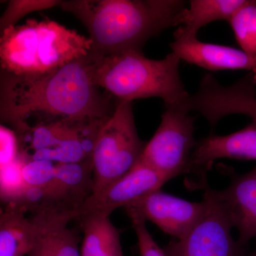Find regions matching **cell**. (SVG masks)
I'll use <instances>...</instances> for the list:
<instances>
[{
	"mask_svg": "<svg viewBox=\"0 0 256 256\" xmlns=\"http://www.w3.org/2000/svg\"><path fill=\"white\" fill-rule=\"evenodd\" d=\"M90 54L34 77L0 73V119L15 132L65 119H109L118 101L92 80Z\"/></svg>",
	"mask_w": 256,
	"mask_h": 256,
	"instance_id": "1",
	"label": "cell"
},
{
	"mask_svg": "<svg viewBox=\"0 0 256 256\" xmlns=\"http://www.w3.org/2000/svg\"><path fill=\"white\" fill-rule=\"evenodd\" d=\"M188 4L181 0H68L60 6L86 28L90 52L107 55L142 52L148 40L178 26Z\"/></svg>",
	"mask_w": 256,
	"mask_h": 256,
	"instance_id": "2",
	"label": "cell"
},
{
	"mask_svg": "<svg viewBox=\"0 0 256 256\" xmlns=\"http://www.w3.org/2000/svg\"><path fill=\"white\" fill-rule=\"evenodd\" d=\"M90 54L92 80L119 102L156 97L166 107L184 104L190 97L180 76L182 60L174 52L160 60L146 58L142 52L136 50Z\"/></svg>",
	"mask_w": 256,
	"mask_h": 256,
	"instance_id": "3",
	"label": "cell"
},
{
	"mask_svg": "<svg viewBox=\"0 0 256 256\" xmlns=\"http://www.w3.org/2000/svg\"><path fill=\"white\" fill-rule=\"evenodd\" d=\"M92 48L90 38L50 18H31L1 32V72L34 78L58 70L86 56Z\"/></svg>",
	"mask_w": 256,
	"mask_h": 256,
	"instance_id": "4",
	"label": "cell"
},
{
	"mask_svg": "<svg viewBox=\"0 0 256 256\" xmlns=\"http://www.w3.org/2000/svg\"><path fill=\"white\" fill-rule=\"evenodd\" d=\"M146 146L138 133L132 102L118 101L114 114L99 133L92 152V194L132 170L140 160Z\"/></svg>",
	"mask_w": 256,
	"mask_h": 256,
	"instance_id": "5",
	"label": "cell"
},
{
	"mask_svg": "<svg viewBox=\"0 0 256 256\" xmlns=\"http://www.w3.org/2000/svg\"><path fill=\"white\" fill-rule=\"evenodd\" d=\"M184 104L166 106L161 122L146 143L140 161L160 173L166 181L191 172L196 143L194 118Z\"/></svg>",
	"mask_w": 256,
	"mask_h": 256,
	"instance_id": "6",
	"label": "cell"
},
{
	"mask_svg": "<svg viewBox=\"0 0 256 256\" xmlns=\"http://www.w3.org/2000/svg\"><path fill=\"white\" fill-rule=\"evenodd\" d=\"M200 186L204 190V213L185 236L169 242L164 249L166 256H242L244 247L232 236L234 227L220 191L210 188L206 181Z\"/></svg>",
	"mask_w": 256,
	"mask_h": 256,
	"instance_id": "7",
	"label": "cell"
},
{
	"mask_svg": "<svg viewBox=\"0 0 256 256\" xmlns=\"http://www.w3.org/2000/svg\"><path fill=\"white\" fill-rule=\"evenodd\" d=\"M185 106L190 112L196 111L203 116L212 128L230 114H245L256 120L255 75L248 73L232 85L224 86L212 74H206Z\"/></svg>",
	"mask_w": 256,
	"mask_h": 256,
	"instance_id": "8",
	"label": "cell"
},
{
	"mask_svg": "<svg viewBox=\"0 0 256 256\" xmlns=\"http://www.w3.org/2000/svg\"><path fill=\"white\" fill-rule=\"evenodd\" d=\"M166 182V178L140 160L127 174L99 193L90 195L80 207L79 216L90 212L110 216L114 210L132 206L160 190Z\"/></svg>",
	"mask_w": 256,
	"mask_h": 256,
	"instance_id": "9",
	"label": "cell"
},
{
	"mask_svg": "<svg viewBox=\"0 0 256 256\" xmlns=\"http://www.w3.org/2000/svg\"><path fill=\"white\" fill-rule=\"evenodd\" d=\"M129 207L136 208L164 233L181 239L202 218L206 205L204 201L190 202L158 190Z\"/></svg>",
	"mask_w": 256,
	"mask_h": 256,
	"instance_id": "10",
	"label": "cell"
},
{
	"mask_svg": "<svg viewBox=\"0 0 256 256\" xmlns=\"http://www.w3.org/2000/svg\"><path fill=\"white\" fill-rule=\"evenodd\" d=\"M174 38L170 46L181 60L210 72L248 70L256 78V57L242 50L202 42L176 31Z\"/></svg>",
	"mask_w": 256,
	"mask_h": 256,
	"instance_id": "11",
	"label": "cell"
},
{
	"mask_svg": "<svg viewBox=\"0 0 256 256\" xmlns=\"http://www.w3.org/2000/svg\"><path fill=\"white\" fill-rule=\"evenodd\" d=\"M256 160V120L237 132L210 134L197 142L192 158V172H206L218 159Z\"/></svg>",
	"mask_w": 256,
	"mask_h": 256,
	"instance_id": "12",
	"label": "cell"
},
{
	"mask_svg": "<svg viewBox=\"0 0 256 256\" xmlns=\"http://www.w3.org/2000/svg\"><path fill=\"white\" fill-rule=\"evenodd\" d=\"M220 194L230 223L238 229L239 245L244 248L256 238V166L246 174L234 175Z\"/></svg>",
	"mask_w": 256,
	"mask_h": 256,
	"instance_id": "13",
	"label": "cell"
},
{
	"mask_svg": "<svg viewBox=\"0 0 256 256\" xmlns=\"http://www.w3.org/2000/svg\"><path fill=\"white\" fill-rule=\"evenodd\" d=\"M37 232L36 224L22 208L6 204L0 215V256H28Z\"/></svg>",
	"mask_w": 256,
	"mask_h": 256,
	"instance_id": "14",
	"label": "cell"
},
{
	"mask_svg": "<svg viewBox=\"0 0 256 256\" xmlns=\"http://www.w3.org/2000/svg\"><path fill=\"white\" fill-rule=\"evenodd\" d=\"M84 233L82 256H124L120 230L110 220V216L90 212L79 216Z\"/></svg>",
	"mask_w": 256,
	"mask_h": 256,
	"instance_id": "15",
	"label": "cell"
},
{
	"mask_svg": "<svg viewBox=\"0 0 256 256\" xmlns=\"http://www.w3.org/2000/svg\"><path fill=\"white\" fill-rule=\"evenodd\" d=\"M72 220H34L38 226V232L28 256H82L78 233L68 227Z\"/></svg>",
	"mask_w": 256,
	"mask_h": 256,
	"instance_id": "16",
	"label": "cell"
},
{
	"mask_svg": "<svg viewBox=\"0 0 256 256\" xmlns=\"http://www.w3.org/2000/svg\"><path fill=\"white\" fill-rule=\"evenodd\" d=\"M248 0H192L184 10L176 32L197 36L198 32L208 24L227 21L246 4Z\"/></svg>",
	"mask_w": 256,
	"mask_h": 256,
	"instance_id": "17",
	"label": "cell"
},
{
	"mask_svg": "<svg viewBox=\"0 0 256 256\" xmlns=\"http://www.w3.org/2000/svg\"><path fill=\"white\" fill-rule=\"evenodd\" d=\"M56 178L66 198L80 210L82 204L94 192L92 160L56 164Z\"/></svg>",
	"mask_w": 256,
	"mask_h": 256,
	"instance_id": "18",
	"label": "cell"
},
{
	"mask_svg": "<svg viewBox=\"0 0 256 256\" xmlns=\"http://www.w3.org/2000/svg\"><path fill=\"white\" fill-rule=\"evenodd\" d=\"M228 23L242 50L256 57V1L248 0Z\"/></svg>",
	"mask_w": 256,
	"mask_h": 256,
	"instance_id": "19",
	"label": "cell"
},
{
	"mask_svg": "<svg viewBox=\"0 0 256 256\" xmlns=\"http://www.w3.org/2000/svg\"><path fill=\"white\" fill-rule=\"evenodd\" d=\"M26 160V156L20 153L14 162L0 168V194L4 204L14 201L28 188L22 173Z\"/></svg>",
	"mask_w": 256,
	"mask_h": 256,
	"instance_id": "20",
	"label": "cell"
},
{
	"mask_svg": "<svg viewBox=\"0 0 256 256\" xmlns=\"http://www.w3.org/2000/svg\"><path fill=\"white\" fill-rule=\"evenodd\" d=\"M22 173L26 188H60L56 178L54 162L48 160H30L26 158Z\"/></svg>",
	"mask_w": 256,
	"mask_h": 256,
	"instance_id": "21",
	"label": "cell"
},
{
	"mask_svg": "<svg viewBox=\"0 0 256 256\" xmlns=\"http://www.w3.org/2000/svg\"><path fill=\"white\" fill-rule=\"evenodd\" d=\"M62 1L60 0H10L8 6L0 18L1 32L16 24L33 12L50 9L60 6Z\"/></svg>",
	"mask_w": 256,
	"mask_h": 256,
	"instance_id": "22",
	"label": "cell"
},
{
	"mask_svg": "<svg viewBox=\"0 0 256 256\" xmlns=\"http://www.w3.org/2000/svg\"><path fill=\"white\" fill-rule=\"evenodd\" d=\"M126 210L137 236L140 256H168L152 236L142 214L133 207H128Z\"/></svg>",
	"mask_w": 256,
	"mask_h": 256,
	"instance_id": "23",
	"label": "cell"
},
{
	"mask_svg": "<svg viewBox=\"0 0 256 256\" xmlns=\"http://www.w3.org/2000/svg\"><path fill=\"white\" fill-rule=\"evenodd\" d=\"M20 154V142L16 132L12 128L0 126V168H4L15 160Z\"/></svg>",
	"mask_w": 256,
	"mask_h": 256,
	"instance_id": "24",
	"label": "cell"
},
{
	"mask_svg": "<svg viewBox=\"0 0 256 256\" xmlns=\"http://www.w3.org/2000/svg\"><path fill=\"white\" fill-rule=\"evenodd\" d=\"M247 256H256V249L255 250H254V252H252L250 254H249V255Z\"/></svg>",
	"mask_w": 256,
	"mask_h": 256,
	"instance_id": "25",
	"label": "cell"
}]
</instances>
